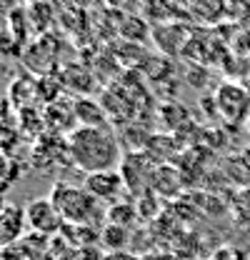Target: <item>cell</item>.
I'll return each mask as SVG.
<instances>
[{"label":"cell","instance_id":"9a60e30c","mask_svg":"<svg viewBox=\"0 0 250 260\" xmlns=\"http://www.w3.org/2000/svg\"><path fill=\"white\" fill-rule=\"evenodd\" d=\"M238 160H240V165H243V168L250 173V143L243 148V150H240V158H238Z\"/></svg>","mask_w":250,"mask_h":260},{"label":"cell","instance_id":"3957f363","mask_svg":"<svg viewBox=\"0 0 250 260\" xmlns=\"http://www.w3.org/2000/svg\"><path fill=\"white\" fill-rule=\"evenodd\" d=\"M218 113L228 123H245L250 115V93L238 83H223L215 93Z\"/></svg>","mask_w":250,"mask_h":260},{"label":"cell","instance_id":"ba28073f","mask_svg":"<svg viewBox=\"0 0 250 260\" xmlns=\"http://www.w3.org/2000/svg\"><path fill=\"white\" fill-rule=\"evenodd\" d=\"M185 8L188 13L200 23H218L228 13L225 0H185Z\"/></svg>","mask_w":250,"mask_h":260},{"label":"cell","instance_id":"8992f818","mask_svg":"<svg viewBox=\"0 0 250 260\" xmlns=\"http://www.w3.org/2000/svg\"><path fill=\"white\" fill-rule=\"evenodd\" d=\"M73 118L80 123V128H108L105 105L95 98H78L73 103Z\"/></svg>","mask_w":250,"mask_h":260},{"label":"cell","instance_id":"6da1fadb","mask_svg":"<svg viewBox=\"0 0 250 260\" xmlns=\"http://www.w3.org/2000/svg\"><path fill=\"white\" fill-rule=\"evenodd\" d=\"M68 155L85 175L120 170V140L110 128H78L68 138Z\"/></svg>","mask_w":250,"mask_h":260},{"label":"cell","instance_id":"4fadbf2b","mask_svg":"<svg viewBox=\"0 0 250 260\" xmlns=\"http://www.w3.org/2000/svg\"><path fill=\"white\" fill-rule=\"evenodd\" d=\"M233 215L238 223H250V188H243L233 200Z\"/></svg>","mask_w":250,"mask_h":260},{"label":"cell","instance_id":"2e32d148","mask_svg":"<svg viewBox=\"0 0 250 260\" xmlns=\"http://www.w3.org/2000/svg\"><path fill=\"white\" fill-rule=\"evenodd\" d=\"M245 128H248V133H250V115H248V120H245Z\"/></svg>","mask_w":250,"mask_h":260},{"label":"cell","instance_id":"30bf717a","mask_svg":"<svg viewBox=\"0 0 250 260\" xmlns=\"http://www.w3.org/2000/svg\"><path fill=\"white\" fill-rule=\"evenodd\" d=\"M100 243H103V248L108 253H120V250H125V245L130 243V230L123 225L108 223L100 230Z\"/></svg>","mask_w":250,"mask_h":260},{"label":"cell","instance_id":"277c9868","mask_svg":"<svg viewBox=\"0 0 250 260\" xmlns=\"http://www.w3.org/2000/svg\"><path fill=\"white\" fill-rule=\"evenodd\" d=\"M25 223L35 235H55L65 225L50 198H35L25 205Z\"/></svg>","mask_w":250,"mask_h":260},{"label":"cell","instance_id":"9c48e42d","mask_svg":"<svg viewBox=\"0 0 250 260\" xmlns=\"http://www.w3.org/2000/svg\"><path fill=\"white\" fill-rule=\"evenodd\" d=\"M185 25H180V23H170V25H158L153 28V40H155V45L165 53V55H178L180 50H183V45L180 43H175V35L180 38V35H185Z\"/></svg>","mask_w":250,"mask_h":260},{"label":"cell","instance_id":"7c38bea8","mask_svg":"<svg viewBox=\"0 0 250 260\" xmlns=\"http://www.w3.org/2000/svg\"><path fill=\"white\" fill-rule=\"evenodd\" d=\"M208 260H250V255L240 248V245H233V243H223L218 245L213 253H210V258Z\"/></svg>","mask_w":250,"mask_h":260},{"label":"cell","instance_id":"8fae6325","mask_svg":"<svg viewBox=\"0 0 250 260\" xmlns=\"http://www.w3.org/2000/svg\"><path fill=\"white\" fill-rule=\"evenodd\" d=\"M105 218H108V223H113V225H123V228L133 225L135 220H140V218H138V208L130 205L128 200H118V203L108 205Z\"/></svg>","mask_w":250,"mask_h":260},{"label":"cell","instance_id":"5bb4252c","mask_svg":"<svg viewBox=\"0 0 250 260\" xmlns=\"http://www.w3.org/2000/svg\"><path fill=\"white\" fill-rule=\"evenodd\" d=\"M103 260H140V258L133 255V253H128V250H120V253H105Z\"/></svg>","mask_w":250,"mask_h":260},{"label":"cell","instance_id":"5b68a950","mask_svg":"<svg viewBox=\"0 0 250 260\" xmlns=\"http://www.w3.org/2000/svg\"><path fill=\"white\" fill-rule=\"evenodd\" d=\"M83 188L93 195L98 203H108V205L118 203V200H120V195L128 190V188H125L123 175H120V170H103V173H90V175H85V183H83Z\"/></svg>","mask_w":250,"mask_h":260},{"label":"cell","instance_id":"7a4b0ae2","mask_svg":"<svg viewBox=\"0 0 250 260\" xmlns=\"http://www.w3.org/2000/svg\"><path fill=\"white\" fill-rule=\"evenodd\" d=\"M48 198L58 208L65 225H85V223H93V218L98 215V200L83 185L55 183Z\"/></svg>","mask_w":250,"mask_h":260},{"label":"cell","instance_id":"52a82bcc","mask_svg":"<svg viewBox=\"0 0 250 260\" xmlns=\"http://www.w3.org/2000/svg\"><path fill=\"white\" fill-rule=\"evenodd\" d=\"M25 228H28V223H25V208L5 205L0 210V245L18 240Z\"/></svg>","mask_w":250,"mask_h":260}]
</instances>
